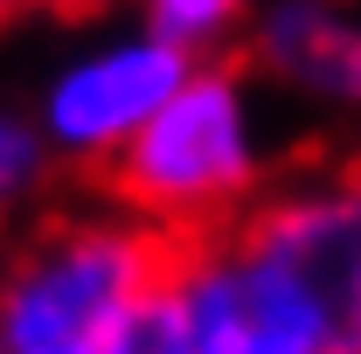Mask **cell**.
<instances>
[{
  "instance_id": "5b68a950",
  "label": "cell",
  "mask_w": 361,
  "mask_h": 354,
  "mask_svg": "<svg viewBox=\"0 0 361 354\" xmlns=\"http://www.w3.org/2000/svg\"><path fill=\"white\" fill-rule=\"evenodd\" d=\"M236 236L319 306L334 348L361 354V167L271 181L264 202L236 222Z\"/></svg>"
},
{
  "instance_id": "9c48e42d",
  "label": "cell",
  "mask_w": 361,
  "mask_h": 354,
  "mask_svg": "<svg viewBox=\"0 0 361 354\" xmlns=\"http://www.w3.org/2000/svg\"><path fill=\"white\" fill-rule=\"evenodd\" d=\"M97 354H195V334H188V319H180L174 292L160 285L153 299H139V306L118 319V334Z\"/></svg>"
},
{
  "instance_id": "30bf717a",
  "label": "cell",
  "mask_w": 361,
  "mask_h": 354,
  "mask_svg": "<svg viewBox=\"0 0 361 354\" xmlns=\"http://www.w3.org/2000/svg\"><path fill=\"white\" fill-rule=\"evenodd\" d=\"M56 7H70V0H0V28H14L28 14H56Z\"/></svg>"
},
{
  "instance_id": "8fae6325",
  "label": "cell",
  "mask_w": 361,
  "mask_h": 354,
  "mask_svg": "<svg viewBox=\"0 0 361 354\" xmlns=\"http://www.w3.org/2000/svg\"><path fill=\"white\" fill-rule=\"evenodd\" d=\"M0 354H7V348H0Z\"/></svg>"
},
{
  "instance_id": "ba28073f",
  "label": "cell",
  "mask_w": 361,
  "mask_h": 354,
  "mask_svg": "<svg viewBox=\"0 0 361 354\" xmlns=\"http://www.w3.org/2000/svg\"><path fill=\"white\" fill-rule=\"evenodd\" d=\"M56 153L35 133V111L28 104H0V229L21 222L28 209H42L49 188H56Z\"/></svg>"
},
{
  "instance_id": "7a4b0ae2",
  "label": "cell",
  "mask_w": 361,
  "mask_h": 354,
  "mask_svg": "<svg viewBox=\"0 0 361 354\" xmlns=\"http://www.w3.org/2000/svg\"><path fill=\"white\" fill-rule=\"evenodd\" d=\"M174 243L118 202L49 216L0 264V348L7 354H97L118 319L167 285Z\"/></svg>"
},
{
  "instance_id": "6da1fadb",
  "label": "cell",
  "mask_w": 361,
  "mask_h": 354,
  "mask_svg": "<svg viewBox=\"0 0 361 354\" xmlns=\"http://www.w3.org/2000/svg\"><path fill=\"white\" fill-rule=\"evenodd\" d=\"M271 146L257 118V77L216 56L195 63L180 90L146 118V133L104 167V202L160 229L167 243L223 236L264 202Z\"/></svg>"
},
{
  "instance_id": "8992f818",
  "label": "cell",
  "mask_w": 361,
  "mask_h": 354,
  "mask_svg": "<svg viewBox=\"0 0 361 354\" xmlns=\"http://www.w3.org/2000/svg\"><path fill=\"white\" fill-rule=\"evenodd\" d=\"M243 70L319 111H361V0H264Z\"/></svg>"
},
{
  "instance_id": "277c9868",
  "label": "cell",
  "mask_w": 361,
  "mask_h": 354,
  "mask_svg": "<svg viewBox=\"0 0 361 354\" xmlns=\"http://www.w3.org/2000/svg\"><path fill=\"white\" fill-rule=\"evenodd\" d=\"M167 292L195 334V354H341L319 306L236 229L174 243Z\"/></svg>"
},
{
  "instance_id": "52a82bcc",
  "label": "cell",
  "mask_w": 361,
  "mask_h": 354,
  "mask_svg": "<svg viewBox=\"0 0 361 354\" xmlns=\"http://www.w3.org/2000/svg\"><path fill=\"white\" fill-rule=\"evenodd\" d=\"M257 7H264V0H133V21L153 42L180 49V56H195V63H216L229 49H243Z\"/></svg>"
},
{
  "instance_id": "3957f363",
  "label": "cell",
  "mask_w": 361,
  "mask_h": 354,
  "mask_svg": "<svg viewBox=\"0 0 361 354\" xmlns=\"http://www.w3.org/2000/svg\"><path fill=\"white\" fill-rule=\"evenodd\" d=\"M195 70V56L153 42L146 28H111V35H90L84 49H70L35 90V133L56 153V167H77L97 174L146 133V118L180 90V77Z\"/></svg>"
}]
</instances>
